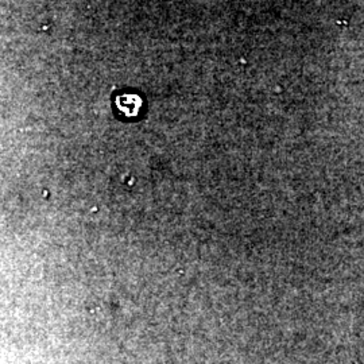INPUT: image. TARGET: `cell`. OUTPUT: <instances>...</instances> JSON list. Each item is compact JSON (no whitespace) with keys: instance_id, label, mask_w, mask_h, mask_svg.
I'll return each mask as SVG.
<instances>
[{"instance_id":"obj_1","label":"cell","mask_w":364,"mask_h":364,"mask_svg":"<svg viewBox=\"0 0 364 364\" xmlns=\"http://www.w3.org/2000/svg\"><path fill=\"white\" fill-rule=\"evenodd\" d=\"M144 107V99L134 92H122L115 96V109L117 115L124 119L139 117Z\"/></svg>"}]
</instances>
